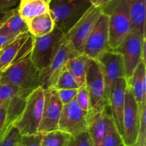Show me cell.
<instances>
[{"label": "cell", "instance_id": "15", "mask_svg": "<svg viewBox=\"0 0 146 146\" xmlns=\"http://www.w3.org/2000/svg\"><path fill=\"white\" fill-rule=\"evenodd\" d=\"M76 56L64 40L49 66L41 74V88L44 90L53 88L59 74L65 68L68 60Z\"/></svg>", "mask_w": 146, "mask_h": 146}, {"label": "cell", "instance_id": "9", "mask_svg": "<svg viewBox=\"0 0 146 146\" xmlns=\"http://www.w3.org/2000/svg\"><path fill=\"white\" fill-rule=\"evenodd\" d=\"M141 121V113L131 88L128 85L125 95L122 139L124 146H135Z\"/></svg>", "mask_w": 146, "mask_h": 146}, {"label": "cell", "instance_id": "21", "mask_svg": "<svg viewBox=\"0 0 146 146\" xmlns=\"http://www.w3.org/2000/svg\"><path fill=\"white\" fill-rule=\"evenodd\" d=\"M28 31L34 38L44 36L50 34L55 27L54 20L49 12L34 17L27 22Z\"/></svg>", "mask_w": 146, "mask_h": 146}, {"label": "cell", "instance_id": "32", "mask_svg": "<svg viewBox=\"0 0 146 146\" xmlns=\"http://www.w3.org/2000/svg\"><path fill=\"white\" fill-rule=\"evenodd\" d=\"M42 136L39 133L32 135H21L18 146H41Z\"/></svg>", "mask_w": 146, "mask_h": 146}, {"label": "cell", "instance_id": "18", "mask_svg": "<svg viewBox=\"0 0 146 146\" xmlns=\"http://www.w3.org/2000/svg\"><path fill=\"white\" fill-rule=\"evenodd\" d=\"M145 63L141 61L134 70L128 81L139 110L146 106V71Z\"/></svg>", "mask_w": 146, "mask_h": 146}, {"label": "cell", "instance_id": "30", "mask_svg": "<svg viewBox=\"0 0 146 146\" xmlns=\"http://www.w3.org/2000/svg\"><path fill=\"white\" fill-rule=\"evenodd\" d=\"M76 100L81 109L84 111L87 116L91 111V106H90L89 96L85 85L82 86L78 89Z\"/></svg>", "mask_w": 146, "mask_h": 146}, {"label": "cell", "instance_id": "7", "mask_svg": "<svg viewBox=\"0 0 146 146\" xmlns=\"http://www.w3.org/2000/svg\"><path fill=\"white\" fill-rule=\"evenodd\" d=\"M85 86L90 99L91 111L87 116L100 113L107 106L105 86L99 64L96 60L87 58Z\"/></svg>", "mask_w": 146, "mask_h": 146}, {"label": "cell", "instance_id": "2", "mask_svg": "<svg viewBox=\"0 0 146 146\" xmlns=\"http://www.w3.org/2000/svg\"><path fill=\"white\" fill-rule=\"evenodd\" d=\"M108 17V36L111 50H115L131 31L129 10L126 0H113L101 7Z\"/></svg>", "mask_w": 146, "mask_h": 146}, {"label": "cell", "instance_id": "6", "mask_svg": "<svg viewBox=\"0 0 146 146\" xmlns=\"http://www.w3.org/2000/svg\"><path fill=\"white\" fill-rule=\"evenodd\" d=\"M101 14V7L92 6L81 19L64 34V40L75 55L83 54L86 42Z\"/></svg>", "mask_w": 146, "mask_h": 146}, {"label": "cell", "instance_id": "43", "mask_svg": "<svg viewBox=\"0 0 146 146\" xmlns=\"http://www.w3.org/2000/svg\"><path fill=\"white\" fill-rule=\"evenodd\" d=\"M0 52H1V50H0Z\"/></svg>", "mask_w": 146, "mask_h": 146}, {"label": "cell", "instance_id": "3", "mask_svg": "<svg viewBox=\"0 0 146 146\" xmlns=\"http://www.w3.org/2000/svg\"><path fill=\"white\" fill-rule=\"evenodd\" d=\"M48 5L55 27L64 34L92 7L91 0H51Z\"/></svg>", "mask_w": 146, "mask_h": 146}, {"label": "cell", "instance_id": "5", "mask_svg": "<svg viewBox=\"0 0 146 146\" xmlns=\"http://www.w3.org/2000/svg\"><path fill=\"white\" fill-rule=\"evenodd\" d=\"M64 41V34L56 27L50 34L34 38L31 59L41 74L49 66Z\"/></svg>", "mask_w": 146, "mask_h": 146}, {"label": "cell", "instance_id": "8", "mask_svg": "<svg viewBox=\"0 0 146 146\" xmlns=\"http://www.w3.org/2000/svg\"><path fill=\"white\" fill-rule=\"evenodd\" d=\"M96 61L102 73L105 86L106 102L108 106L115 83L118 78H125L123 58L116 51L110 50L101 55Z\"/></svg>", "mask_w": 146, "mask_h": 146}, {"label": "cell", "instance_id": "37", "mask_svg": "<svg viewBox=\"0 0 146 146\" xmlns=\"http://www.w3.org/2000/svg\"><path fill=\"white\" fill-rule=\"evenodd\" d=\"M16 9L4 10V11H0V27L13 15L14 11H16Z\"/></svg>", "mask_w": 146, "mask_h": 146}, {"label": "cell", "instance_id": "41", "mask_svg": "<svg viewBox=\"0 0 146 146\" xmlns=\"http://www.w3.org/2000/svg\"><path fill=\"white\" fill-rule=\"evenodd\" d=\"M121 146H124V145H123H123H121Z\"/></svg>", "mask_w": 146, "mask_h": 146}, {"label": "cell", "instance_id": "22", "mask_svg": "<svg viewBox=\"0 0 146 146\" xmlns=\"http://www.w3.org/2000/svg\"><path fill=\"white\" fill-rule=\"evenodd\" d=\"M26 32H29L27 23L18 14L17 8L13 15L0 27L1 36L17 37Z\"/></svg>", "mask_w": 146, "mask_h": 146}, {"label": "cell", "instance_id": "25", "mask_svg": "<svg viewBox=\"0 0 146 146\" xmlns=\"http://www.w3.org/2000/svg\"><path fill=\"white\" fill-rule=\"evenodd\" d=\"M71 139V135L56 130L43 135L41 146H69Z\"/></svg>", "mask_w": 146, "mask_h": 146}, {"label": "cell", "instance_id": "14", "mask_svg": "<svg viewBox=\"0 0 146 146\" xmlns=\"http://www.w3.org/2000/svg\"><path fill=\"white\" fill-rule=\"evenodd\" d=\"M44 91V110L38 131L42 135L58 130V121L63 108L56 90L51 88Z\"/></svg>", "mask_w": 146, "mask_h": 146}, {"label": "cell", "instance_id": "24", "mask_svg": "<svg viewBox=\"0 0 146 146\" xmlns=\"http://www.w3.org/2000/svg\"><path fill=\"white\" fill-rule=\"evenodd\" d=\"M86 59L84 55H78L69 58L66 64V68L75 78L79 87L85 85Z\"/></svg>", "mask_w": 146, "mask_h": 146}, {"label": "cell", "instance_id": "26", "mask_svg": "<svg viewBox=\"0 0 146 146\" xmlns=\"http://www.w3.org/2000/svg\"><path fill=\"white\" fill-rule=\"evenodd\" d=\"M80 87L77 84L75 78L68 71V70L64 68L58 76L53 88L56 90L63 89H78Z\"/></svg>", "mask_w": 146, "mask_h": 146}, {"label": "cell", "instance_id": "28", "mask_svg": "<svg viewBox=\"0 0 146 146\" xmlns=\"http://www.w3.org/2000/svg\"><path fill=\"white\" fill-rule=\"evenodd\" d=\"M21 135L13 125L9 127L0 137V146H18Z\"/></svg>", "mask_w": 146, "mask_h": 146}, {"label": "cell", "instance_id": "20", "mask_svg": "<svg viewBox=\"0 0 146 146\" xmlns=\"http://www.w3.org/2000/svg\"><path fill=\"white\" fill-rule=\"evenodd\" d=\"M17 11L27 23L34 17L49 12V5L44 0H20Z\"/></svg>", "mask_w": 146, "mask_h": 146}, {"label": "cell", "instance_id": "12", "mask_svg": "<svg viewBox=\"0 0 146 146\" xmlns=\"http://www.w3.org/2000/svg\"><path fill=\"white\" fill-rule=\"evenodd\" d=\"M87 116L81 109L76 98L63 105L58 121V130L75 137L87 131Z\"/></svg>", "mask_w": 146, "mask_h": 146}, {"label": "cell", "instance_id": "33", "mask_svg": "<svg viewBox=\"0 0 146 146\" xmlns=\"http://www.w3.org/2000/svg\"><path fill=\"white\" fill-rule=\"evenodd\" d=\"M69 146H94L88 132L82 133L75 137H72Z\"/></svg>", "mask_w": 146, "mask_h": 146}, {"label": "cell", "instance_id": "1", "mask_svg": "<svg viewBox=\"0 0 146 146\" xmlns=\"http://www.w3.org/2000/svg\"><path fill=\"white\" fill-rule=\"evenodd\" d=\"M1 73L0 84L32 91L41 87V74L31 59V53Z\"/></svg>", "mask_w": 146, "mask_h": 146}, {"label": "cell", "instance_id": "38", "mask_svg": "<svg viewBox=\"0 0 146 146\" xmlns=\"http://www.w3.org/2000/svg\"><path fill=\"white\" fill-rule=\"evenodd\" d=\"M16 37H6L1 36H0V50L2 49L4 47H5L9 43L11 42L13 39Z\"/></svg>", "mask_w": 146, "mask_h": 146}, {"label": "cell", "instance_id": "35", "mask_svg": "<svg viewBox=\"0 0 146 146\" xmlns=\"http://www.w3.org/2000/svg\"><path fill=\"white\" fill-rule=\"evenodd\" d=\"M20 0H0V11L16 9Z\"/></svg>", "mask_w": 146, "mask_h": 146}, {"label": "cell", "instance_id": "27", "mask_svg": "<svg viewBox=\"0 0 146 146\" xmlns=\"http://www.w3.org/2000/svg\"><path fill=\"white\" fill-rule=\"evenodd\" d=\"M21 91L22 89L17 87L0 84V108H7L10 101Z\"/></svg>", "mask_w": 146, "mask_h": 146}, {"label": "cell", "instance_id": "19", "mask_svg": "<svg viewBox=\"0 0 146 146\" xmlns=\"http://www.w3.org/2000/svg\"><path fill=\"white\" fill-rule=\"evenodd\" d=\"M129 10L131 31L145 37L146 0H126Z\"/></svg>", "mask_w": 146, "mask_h": 146}, {"label": "cell", "instance_id": "16", "mask_svg": "<svg viewBox=\"0 0 146 146\" xmlns=\"http://www.w3.org/2000/svg\"><path fill=\"white\" fill-rule=\"evenodd\" d=\"M87 132L94 146H97L102 138L115 127L109 106H106L100 113L87 116Z\"/></svg>", "mask_w": 146, "mask_h": 146}, {"label": "cell", "instance_id": "39", "mask_svg": "<svg viewBox=\"0 0 146 146\" xmlns=\"http://www.w3.org/2000/svg\"><path fill=\"white\" fill-rule=\"evenodd\" d=\"M113 0H91V2L92 6L94 7H102L103 5Z\"/></svg>", "mask_w": 146, "mask_h": 146}, {"label": "cell", "instance_id": "11", "mask_svg": "<svg viewBox=\"0 0 146 146\" xmlns=\"http://www.w3.org/2000/svg\"><path fill=\"white\" fill-rule=\"evenodd\" d=\"M145 41V37L138 33L131 31L121 45L115 50L121 54L123 58L125 78L128 81L132 76L137 66L142 61L143 45Z\"/></svg>", "mask_w": 146, "mask_h": 146}, {"label": "cell", "instance_id": "29", "mask_svg": "<svg viewBox=\"0 0 146 146\" xmlns=\"http://www.w3.org/2000/svg\"><path fill=\"white\" fill-rule=\"evenodd\" d=\"M123 144L122 137L114 127L102 138L97 146H121Z\"/></svg>", "mask_w": 146, "mask_h": 146}, {"label": "cell", "instance_id": "23", "mask_svg": "<svg viewBox=\"0 0 146 146\" xmlns=\"http://www.w3.org/2000/svg\"><path fill=\"white\" fill-rule=\"evenodd\" d=\"M31 91H20L17 95L12 98L7 108V119H6V129L11 126L21 114L26 104L27 98Z\"/></svg>", "mask_w": 146, "mask_h": 146}, {"label": "cell", "instance_id": "40", "mask_svg": "<svg viewBox=\"0 0 146 146\" xmlns=\"http://www.w3.org/2000/svg\"><path fill=\"white\" fill-rule=\"evenodd\" d=\"M44 1H46L47 3H48V4H49V2H50V1H51V0H44Z\"/></svg>", "mask_w": 146, "mask_h": 146}, {"label": "cell", "instance_id": "42", "mask_svg": "<svg viewBox=\"0 0 146 146\" xmlns=\"http://www.w3.org/2000/svg\"><path fill=\"white\" fill-rule=\"evenodd\" d=\"M0 76H1V73H0Z\"/></svg>", "mask_w": 146, "mask_h": 146}, {"label": "cell", "instance_id": "13", "mask_svg": "<svg viewBox=\"0 0 146 146\" xmlns=\"http://www.w3.org/2000/svg\"><path fill=\"white\" fill-rule=\"evenodd\" d=\"M33 44L34 37L29 32L20 34L9 43L0 52V72L30 54Z\"/></svg>", "mask_w": 146, "mask_h": 146}, {"label": "cell", "instance_id": "34", "mask_svg": "<svg viewBox=\"0 0 146 146\" xmlns=\"http://www.w3.org/2000/svg\"><path fill=\"white\" fill-rule=\"evenodd\" d=\"M57 91V90H56ZM58 97L63 105L67 104L76 98L78 93V89H63L58 90Z\"/></svg>", "mask_w": 146, "mask_h": 146}, {"label": "cell", "instance_id": "31", "mask_svg": "<svg viewBox=\"0 0 146 146\" xmlns=\"http://www.w3.org/2000/svg\"><path fill=\"white\" fill-rule=\"evenodd\" d=\"M141 121L138 130V138L135 146H146V106L140 110Z\"/></svg>", "mask_w": 146, "mask_h": 146}, {"label": "cell", "instance_id": "4", "mask_svg": "<svg viewBox=\"0 0 146 146\" xmlns=\"http://www.w3.org/2000/svg\"><path fill=\"white\" fill-rule=\"evenodd\" d=\"M44 105V91L41 87L34 90L27 96L25 106L12 125L21 135L38 133Z\"/></svg>", "mask_w": 146, "mask_h": 146}, {"label": "cell", "instance_id": "36", "mask_svg": "<svg viewBox=\"0 0 146 146\" xmlns=\"http://www.w3.org/2000/svg\"><path fill=\"white\" fill-rule=\"evenodd\" d=\"M6 119H7V108H0V137L7 131Z\"/></svg>", "mask_w": 146, "mask_h": 146}, {"label": "cell", "instance_id": "17", "mask_svg": "<svg viewBox=\"0 0 146 146\" xmlns=\"http://www.w3.org/2000/svg\"><path fill=\"white\" fill-rule=\"evenodd\" d=\"M125 78H120L116 81L109 101L110 111L117 131L123 135V118L125 108V95L128 87Z\"/></svg>", "mask_w": 146, "mask_h": 146}, {"label": "cell", "instance_id": "10", "mask_svg": "<svg viewBox=\"0 0 146 146\" xmlns=\"http://www.w3.org/2000/svg\"><path fill=\"white\" fill-rule=\"evenodd\" d=\"M110 50L108 17L102 13L86 42L82 55L90 59L97 60Z\"/></svg>", "mask_w": 146, "mask_h": 146}]
</instances>
